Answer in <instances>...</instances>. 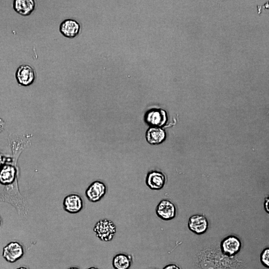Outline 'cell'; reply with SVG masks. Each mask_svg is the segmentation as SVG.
Wrapping results in <instances>:
<instances>
[{"label":"cell","instance_id":"15","mask_svg":"<svg viewBox=\"0 0 269 269\" xmlns=\"http://www.w3.org/2000/svg\"><path fill=\"white\" fill-rule=\"evenodd\" d=\"M260 261L266 268L269 267V248L265 249L260 255Z\"/></svg>","mask_w":269,"mask_h":269},{"label":"cell","instance_id":"21","mask_svg":"<svg viewBox=\"0 0 269 269\" xmlns=\"http://www.w3.org/2000/svg\"><path fill=\"white\" fill-rule=\"evenodd\" d=\"M67 269H80L75 267H71Z\"/></svg>","mask_w":269,"mask_h":269},{"label":"cell","instance_id":"12","mask_svg":"<svg viewBox=\"0 0 269 269\" xmlns=\"http://www.w3.org/2000/svg\"><path fill=\"white\" fill-rule=\"evenodd\" d=\"M166 133L160 127H150L146 132V141L150 144H158L166 138Z\"/></svg>","mask_w":269,"mask_h":269},{"label":"cell","instance_id":"2","mask_svg":"<svg viewBox=\"0 0 269 269\" xmlns=\"http://www.w3.org/2000/svg\"><path fill=\"white\" fill-rule=\"evenodd\" d=\"M24 254V248L18 242L12 241L2 249V256L8 263H14L22 258Z\"/></svg>","mask_w":269,"mask_h":269},{"label":"cell","instance_id":"13","mask_svg":"<svg viewBox=\"0 0 269 269\" xmlns=\"http://www.w3.org/2000/svg\"><path fill=\"white\" fill-rule=\"evenodd\" d=\"M35 2L33 0H16L13 2V8L22 16L30 15L34 10Z\"/></svg>","mask_w":269,"mask_h":269},{"label":"cell","instance_id":"8","mask_svg":"<svg viewBox=\"0 0 269 269\" xmlns=\"http://www.w3.org/2000/svg\"><path fill=\"white\" fill-rule=\"evenodd\" d=\"M84 207V201L82 197L77 194L67 195L63 201L64 210L70 214H77Z\"/></svg>","mask_w":269,"mask_h":269},{"label":"cell","instance_id":"16","mask_svg":"<svg viewBox=\"0 0 269 269\" xmlns=\"http://www.w3.org/2000/svg\"><path fill=\"white\" fill-rule=\"evenodd\" d=\"M162 269H181L180 267L175 264H170L165 266Z\"/></svg>","mask_w":269,"mask_h":269},{"label":"cell","instance_id":"23","mask_svg":"<svg viewBox=\"0 0 269 269\" xmlns=\"http://www.w3.org/2000/svg\"><path fill=\"white\" fill-rule=\"evenodd\" d=\"M1 219H0V226H1Z\"/></svg>","mask_w":269,"mask_h":269},{"label":"cell","instance_id":"5","mask_svg":"<svg viewBox=\"0 0 269 269\" xmlns=\"http://www.w3.org/2000/svg\"><path fill=\"white\" fill-rule=\"evenodd\" d=\"M15 76L17 83L23 86L31 85L36 78L34 70L28 65H20L16 70Z\"/></svg>","mask_w":269,"mask_h":269},{"label":"cell","instance_id":"19","mask_svg":"<svg viewBox=\"0 0 269 269\" xmlns=\"http://www.w3.org/2000/svg\"><path fill=\"white\" fill-rule=\"evenodd\" d=\"M5 163V158L2 156V155L0 153V170L3 166V165Z\"/></svg>","mask_w":269,"mask_h":269},{"label":"cell","instance_id":"22","mask_svg":"<svg viewBox=\"0 0 269 269\" xmlns=\"http://www.w3.org/2000/svg\"><path fill=\"white\" fill-rule=\"evenodd\" d=\"M87 269H99L95 267H91L88 268Z\"/></svg>","mask_w":269,"mask_h":269},{"label":"cell","instance_id":"20","mask_svg":"<svg viewBox=\"0 0 269 269\" xmlns=\"http://www.w3.org/2000/svg\"><path fill=\"white\" fill-rule=\"evenodd\" d=\"M15 269H28L27 267H24V266H21Z\"/></svg>","mask_w":269,"mask_h":269},{"label":"cell","instance_id":"24","mask_svg":"<svg viewBox=\"0 0 269 269\" xmlns=\"http://www.w3.org/2000/svg\"></svg>","mask_w":269,"mask_h":269},{"label":"cell","instance_id":"9","mask_svg":"<svg viewBox=\"0 0 269 269\" xmlns=\"http://www.w3.org/2000/svg\"><path fill=\"white\" fill-rule=\"evenodd\" d=\"M187 226L188 229L197 235L205 233L208 228V221L203 215L195 214L191 216L188 219Z\"/></svg>","mask_w":269,"mask_h":269},{"label":"cell","instance_id":"3","mask_svg":"<svg viewBox=\"0 0 269 269\" xmlns=\"http://www.w3.org/2000/svg\"><path fill=\"white\" fill-rule=\"evenodd\" d=\"M242 246L240 240L235 236L230 235L221 242V253L228 257H234L240 252Z\"/></svg>","mask_w":269,"mask_h":269},{"label":"cell","instance_id":"7","mask_svg":"<svg viewBox=\"0 0 269 269\" xmlns=\"http://www.w3.org/2000/svg\"><path fill=\"white\" fill-rule=\"evenodd\" d=\"M155 213L160 219L169 221L175 217L176 208L171 201L167 199H163L156 206Z\"/></svg>","mask_w":269,"mask_h":269},{"label":"cell","instance_id":"6","mask_svg":"<svg viewBox=\"0 0 269 269\" xmlns=\"http://www.w3.org/2000/svg\"><path fill=\"white\" fill-rule=\"evenodd\" d=\"M107 192V186L102 181H95L87 188L85 195L88 200L93 203L100 201Z\"/></svg>","mask_w":269,"mask_h":269},{"label":"cell","instance_id":"10","mask_svg":"<svg viewBox=\"0 0 269 269\" xmlns=\"http://www.w3.org/2000/svg\"><path fill=\"white\" fill-rule=\"evenodd\" d=\"M166 182V177L161 172L152 170L148 172L145 178L146 185L151 190L161 189Z\"/></svg>","mask_w":269,"mask_h":269},{"label":"cell","instance_id":"18","mask_svg":"<svg viewBox=\"0 0 269 269\" xmlns=\"http://www.w3.org/2000/svg\"><path fill=\"white\" fill-rule=\"evenodd\" d=\"M5 126V122L2 118H0V133L3 131Z\"/></svg>","mask_w":269,"mask_h":269},{"label":"cell","instance_id":"14","mask_svg":"<svg viewBox=\"0 0 269 269\" xmlns=\"http://www.w3.org/2000/svg\"><path fill=\"white\" fill-rule=\"evenodd\" d=\"M132 264V256L124 253L116 255L112 260V266L114 269H129Z\"/></svg>","mask_w":269,"mask_h":269},{"label":"cell","instance_id":"11","mask_svg":"<svg viewBox=\"0 0 269 269\" xmlns=\"http://www.w3.org/2000/svg\"><path fill=\"white\" fill-rule=\"evenodd\" d=\"M81 25L76 20L66 19L63 21L59 26L61 33L65 37L73 38L77 36L80 32Z\"/></svg>","mask_w":269,"mask_h":269},{"label":"cell","instance_id":"1","mask_svg":"<svg viewBox=\"0 0 269 269\" xmlns=\"http://www.w3.org/2000/svg\"><path fill=\"white\" fill-rule=\"evenodd\" d=\"M93 231L96 236L101 241H111L117 232V227L113 221L108 219L99 220L95 224Z\"/></svg>","mask_w":269,"mask_h":269},{"label":"cell","instance_id":"17","mask_svg":"<svg viewBox=\"0 0 269 269\" xmlns=\"http://www.w3.org/2000/svg\"><path fill=\"white\" fill-rule=\"evenodd\" d=\"M269 203V198L268 196L265 198V200H264V206L265 210L268 213H269V206H268Z\"/></svg>","mask_w":269,"mask_h":269},{"label":"cell","instance_id":"4","mask_svg":"<svg viewBox=\"0 0 269 269\" xmlns=\"http://www.w3.org/2000/svg\"><path fill=\"white\" fill-rule=\"evenodd\" d=\"M144 121L151 127H161L167 121L166 111L161 109H152L147 111L144 116Z\"/></svg>","mask_w":269,"mask_h":269}]
</instances>
